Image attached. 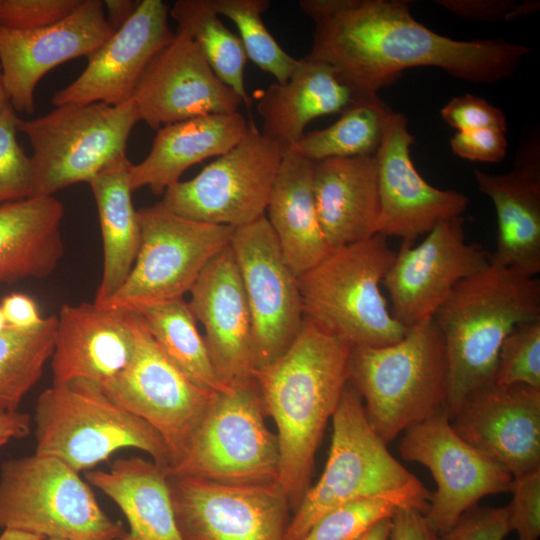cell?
<instances>
[{
    "label": "cell",
    "mask_w": 540,
    "mask_h": 540,
    "mask_svg": "<svg viewBox=\"0 0 540 540\" xmlns=\"http://www.w3.org/2000/svg\"><path fill=\"white\" fill-rule=\"evenodd\" d=\"M441 117L451 127L462 131L493 128L506 132L504 112L485 99L465 94L451 99L440 111Z\"/></svg>",
    "instance_id": "cell-43"
},
{
    "label": "cell",
    "mask_w": 540,
    "mask_h": 540,
    "mask_svg": "<svg viewBox=\"0 0 540 540\" xmlns=\"http://www.w3.org/2000/svg\"><path fill=\"white\" fill-rule=\"evenodd\" d=\"M7 327L29 330L39 326L44 318L39 314L36 302L28 295L12 293L0 303Z\"/></svg>",
    "instance_id": "cell-48"
},
{
    "label": "cell",
    "mask_w": 540,
    "mask_h": 540,
    "mask_svg": "<svg viewBox=\"0 0 540 540\" xmlns=\"http://www.w3.org/2000/svg\"><path fill=\"white\" fill-rule=\"evenodd\" d=\"M8 104H10V101L4 86L2 69L0 66V110H2Z\"/></svg>",
    "instance_id": "cell-53"
},
{
    "label": "cell",
    "mask_w": 540,
    "mask_h": 540,
    "mask_svg": "<svg viewBox=\"0 0 540 540\" xmlns=\"http://www.w3.org/2000/svg\"><path fill=\"white\" fill-rule=\"evenodd\" d=\"M131 162L121 154L89 182L103 239V273L93 303H106L127 279L140 246L141 229L129 184Z\"/></svg>",
    "instance_id": "cell-32"
},
{
    "label": "cell",
    "mask_w": 540,
    "mask_h": 540,
    "mask_svg": "<svg viewBox=\"0 0 540 540\" xmlns=\"http://www.w3.org/2000/svg\"><path fill=\"white\" fill-rule=\"evenodd\" d=\"M0 529L63 540H119L126 533L78 472L36 453L1 464Z\"/></svg>",
    "instance_id": "cell-8"
},
{
    "label": "cell",
    "mask_w": 540,
    "mask_h": 540,
    "mask_svg": "<svg viewBox=\"0 0 540 540\" xmlns=\"http://www.w3.org/2000/svg\"><path fill=\"white\" fill-rule=\"evenodd\" d=\"M413 143L407 117L393 111L375 158L380 197L378 234L414 243L440 222L462 216L469 199L422 178L411 159Z\"/></svg>",
    "instance_id": "cell-20"
},
{
    "label": "cell",
    "mask_w": 540,
    "mask_h": 540,
    "mask_svg": "<svg viewBox=\"0 0 540 540\" xmlns=\"http://www.w3.org/2000/svg\"><path fill=\"white\" fill-rule=\"evenodd\" d=\"M131 99L139 120L154 130L201 115L236 112L243 105L197 44L179 31L147 66Z\"/></svg>",
    "instance_id": "cell-19"
},
{
    "label": "cell",
    "mask_w": 540,
    "mask_h": 540,
    "mask_svg": "<svg viewBox=\"0 0 540 540\" xmlns=\"http://www.w3.org/2000/svg\"><path fill=\"white\" fill-rule=\"evenodd\" d=\"M441 7L461 18L477 21H507L519 19L536 12L540 2L513 0H437Z\"/></svg>",
    "instance_id": "cell-45"
},
{
    "label": "cell",
    "mask_w": 540,
    "mask_h": 540,
    "mask_svg": "<svg viewBox=\"0 0 540 540\" xmlns=\"http://www.w3.org/2000/svg\"><path fill=\"white\" fill-rule=\"evenodd\" d=\"M480 192L497 216L491 262L526 276L540 272V139L534 133L519 147L513 168L503 174L474 170Z\"/></svg>",
    "instance_id": "cell-25"
},
{
    "label": "cell",
    "mask_w": 540,
    "mask_h": 540,
    "mask_svg": "<svg viewBox=\"0 0 540 540\" xmlns=\"http://www.w3.org/2000/svg\"><path fill=\"white\" fill-rule=\"evenodd\" d=\"M509 532L506 507L476 505L440 535V540H504Z\"/></svg>",
    "instance_id": "cell-44"
},
{
    "label": "cell",
    "mask_w": 540,
    "mask_h": 540,
    "mask_svg": "<svg viewBox=\"0 0 540 540\" xmlns=\"http://www.w3.org/2000/svg\"><path fill=\"white\" fill-rule=\"evenodd\" d=\"M141 229L134 265L101 307L140 313L183 299L206 265L230 245L234 228L179 216L159 202L137 210Z\"/></svg>",
    "instance_id": "cell-11"
},
{
    "label": "cell",
    "mask_w": 540,
    "mask_h": 540,
    "mask_svg": "<svg viewBox=\"0 0 540 540\" xmlns=\"http://www.w3.org/2000/svg\"><path fill=\"white\" fill-rule=\"evenodd\" d=\"M169 15L177 24L176 31L186 34L197 44L213 72L249 109L252 98L244 81L247 55L239 36L225 26L209 0H177Z\"/></svg>",
    "instance_id": "cell-35"
},
{
    "label": "cell",
    "mask_w": 540,
    "mask_h": 540,
    "mask_svg": "<svg viewBox=\"0 0 540 540\" xmlns=\"http://www.w3.org/2000/svg\"><path fill=\"white\" fill-rule=\"evenodd\" d=\"M399 452L404 460L426 466L436 481L425 518L439 535L481 498L513 487L512 474L458 436L445 410L407 429Z\"/></svg>",
    "instance_id": "cell-14"
},
{
    "label": "cell",
    "mask_w": 540,
    "mask_h": 540,
    "mask_svg": "<svg viewBox=\"0 0 540 540\" xmlns=\"http://www.w3.org/2000/svg\"><path fill=\"white\" fill-rule=\"evenodd\" d=\"M213 10L231 20L248 60L259 69L275 77L276 82L287 81L299 59L289 55L265 26L262 15L270 7L269 0H209Z\"/></svg>",
    "instance_id": "cell-37"
},
{
    "label": "cell",
    "mask_w": 540,
    "mask_h": 540,
    "mask_svg": "<svg viewBox=\"0 0 540 540\" xmlns=\"http://www.w3.org/2000/svg\"><path fill=\"white\" fill-rule=\"evenodd\" d=\"M45 540H63V539H53V538H48V539H45Z\"/></svg>",
    "instance_id": "cell-56"
},
{
    "label": "cell",
    "mask_w": 540,
    "mask_h": 540,
    "mask_svg": "<svg viewBox=\"0 0 540 540\" xmlns=\"http://www.w3.org/2000/svg\"><path fill=\"white\" fill-rule=\"evenodd\" d=\"M392 113L378 95L361 98L332 125L304 133L291 150L312 162L375 155Z\"/></svg>",
    "instance_id": "cell-34"
},
{
    "label": "cell",
    "mask_w": 540,
    "mask_h": 540,
    "mask_svg": "<svg viewBox=\"0 0 540 540\" xmlns=\"http://www.w3.org/2000/svg\"><path fill=\"white\" fill-rule=\"evenodd\" d=\"M540 319V281L494 262L458 283L433 321L445 344L450 419L473 390L494 383L505 337Z\"/></svg>",
    "instance_id": "cell-3"
},
{
    "label": "cell",
    "mask_w": 540,
    "mask_h": 540,
    "mask_svg": "<svg viewBox=\"0 0 540 540\" xmlns=\"http://www.w3.org/2000/svg\"><path fill=\"white\" fill-rule=\"evenodd\" d=\"M331 421L324 471L293 511L284 540H299L331 509L365 497L400 498L425 515L432 493L389 452L370 425L361 396L348 382Z\"/></svg>",
    "instance_id": "cell-4"
},
{
    "label": "cell",
    "mask_w": 540,
    "mask_h": 540,
    "mask_svg": "<svg viewBox=\"0 0 540 540\" xmlns=\"http://www.w3.org/2000/svg\"><path fill=\"white\" fill-rule=\"evenodd\" d=\"M169 12L162 0L139 1L127 22L87 58L83 72L53 95L52 104L114 106L130 100L147 66L175 37Z\"/></svg>",
    "instance_id": "cell-22"
},
{
    "label": "cell",
    "mask_w": 540,
    "mask_h": 540,
    "mask_svg": "<svg viewBox=\"0 0 540 540\" xmlns=\"http://www.w3.org/2000/svg\"><path fill=\"white\" fill-rule=\"evenodd\" d=\"M348 383L358 392L367 419L386 443L445 410L448 363L433 319L383 347H353Z\"/></svg>",
    "instance_id": "cell-5"
},
{
    "label": "cell",
    "mask_w": 540,
    "mask_h": 540,
    "mask_svg": "<svg viewBox=\"0 0 540 540\" xmlns=\"http://www.w3.org/2000/svg\"><path fill=\"white\" fill-rule=\"evenodd\" d=\"M230 246L251 315L256 371L283 354L303 326L298 277L286 263L265 215L235 228Z\"/></svg>",
    "instance_id": "cell-13"
},
{
    "label": "cell",
    "mask_w": 540,
    "mask_h": 540,
    "mask_svg": "<svg viewBox=\"0 0 540 540\" xmlns=\"http://www.w3.org/2000/svg\"><path fill=\"white\" fill-rule=\"evenodd\" d=\"M108 24L116 31L123 26L135 12L139 1L105 0L103 1Z\"/></svg>",
    "instance_id": "cell-50"
},
{
    "label": "cell",
    "mask_w": 540,
    "mask_h": 540,
    "mask_svg": "<svg viewBox=\"0 0 540 540\" xmlns=\"http://www.w3.org/2000/svg\"><path fill=\"white\" fill-rule=\"evenodd\" d=\"M390 521L391 518L379 521L358 540H388Z\"/></svg>",
    "instance_id": "cell-51"
},
{
    "label": "cell",
    "mask_w": 540,
    "mask_h": 540,
    "mask_svg": "<svg viewBox=\"0 0 540 540\" xmlns=\"http://www.w3.org/2000/svg\"><path fill=\"white\" fill-rule=\"evenodd\" d=\"M63 216L53 196L0 205V284L52 274L64 254Z\"/></svg>",
    "instance_id": "cell-30"
},
{
    "label": "cell",
    "mask_w": 540,
    "mask_h": 540,
    "mask_svg": "<svg viewBox=\"0 0 540 540\" xmlns=\"http://www.w3.org/2000/svg\"><path fill=\"white\" fill-rule=\"evenodd\" d=\"M81 0H0V26L28 30L54 24L71 14Z\"/></svg>",
    "instance_id": "cell-42"
},
{
    "label": "cell",
    "mask_w": 540,
    "mask_h": 540,
    "mask_svg": "<svg viewBox=\"0 0 540 540\" xmlns=\"http://www.w3.org/2000/svg\"><path fill=\"white\" fill-rule=\"evenodd\" d=\"M463 216L437 224L418 245L402 241L382 284L393 317L407 330L432 320L455 286L491 262L481 245L465 238Z\"/></svg>",
    "instance_id": "cell-17"
},
{
    "label": "cell",
    "mask_w": 540,
    "mask_h": 540,
    "mask_svg": "<svg viewBox=\"0 0 540 540\" xmlns=\"http://www.w3.org/2000/svg\"><path fill=\"white\" fill-rule=\"evenodd\" d=\"M34 422L35 453L57 458L78 473L125 448L147 453L165 471L171 463L160 434L91 381L52 384L37 399Z\"/></svg>",
    "instance_id": "cell-7"
},
{
    "label": "cell",
    "mask_w": 540,
    "mask_h": 540,
    "mask_svg": "<svg viewBox=\"0 0 540 540\" xmlns=\"http://www.w3.org/2000/svg\"><path fill=\"white\" fill-rule=\"evenodd\" d=\"M264 417L255 377L214 392L182 456L166 475L233 485L278 482L277 437Z\"/></svg>",
    "instance_id": "cell-9"
},
{
    "label": "cell",
    "mask_w": 540,
    "mask_h": 540,
    "mask_svg": "<svg viewBox=\"0 0 540 540\" xmlns=\"http://www.w3.org/2000/svg\"><path fill=\"white\" fill-rule=\"evenodd\" d=\"M403 499L374 496L356 499L322 515L299 540H358L379 521L391 518Z\"/></svg>",
    "instance_id": "cell-38"
},
{
    "label": "cell",
    "mask_w": 540,
    "mask_h": 540,
    "mask_svg": "<svg viewBox=\"0 0 540 540\" xmlns=\"http://www.w3.org/2000/svg\"><path fill=\"white\" fill-rule=\"evenodd\" d=\"M8 442H9V440L1 439V440H0V450H1V448L4 447Z\"/></svg>",
    "instance_id": "cell-55"
},
{
    "label": "cell",
    "mask_w": 540,
    "mask_h": 540,
    "mask_svg": "<svg viewBox=\"0 0 540 540\" xmlns=\"http://www.w3.org/2000/svg\"><path fill=\"white\" fill-rule=\"evenodd\" d=\"M494 383L540 390V319L519 323L499 350Z\"/></svg>",
    "instance_id": "cell-39"
},
{
    "label": "cell",
    "mask_w": 540,
    "mask_h": 540,
    "mask_svg": "<svg viewBox=\"0 0 540 540\" xmlns=\"http://www.w3.org/2000/svg\"><path fill=\"white\" fill-rule=\"evenodd\" d=\"M369 97V96H368ZM325 63L301 58L290 78L256 94L260 132L284 151L291 149L314 119L342 113L359 99Z\"/></svg>",
    "instance_id": "cell-28"
},
{
    "label": "cell",
    "mask_w": 540,
    "mask_h": 540,
    "mask_svg": "<svg viewBox=\"0 0 540 540\" xmlns=\"http://www.w3.org/2000/svg\"><path fill=\"white\" fill-rule=\"evenodd\" d=\"M18 118L11 104L0 110V205L32 197V164L17 141Z\"/></svg>",
    "instance_id": "cell-40"
},
{
    "label": "cell",
    "mask_w": 540,
    "mask_h": 540,
    "mask_svg": "<svg viewBox=\"0 0 540 540\" xmlns=\"http://www.w3.org/2000/svg\"><path fill=\"white\" fill-rule=\"evenodd\" d=\"M265 216L286 263L297 277L331 251L317 214L313 162L291 149L283 154Z\"/></svg>",
    "instance_id": "cell-29"
},
{
    "label": "cell",
    "mask_w": 540,
    "mask_h": 540,
    "mask_svg": "<svg viewBox=\"0 0 540 540\" xmlns=\"http://www.w3.org/2000/svg\"><path fill=\"white\" fill-rule=\"evenodd\" d=\"M31 433V416L18 411L0 412V440L22 439Z\"/></svg>",
    "instance_id": "cell-49"
},
{
    "label": "cell",
    "mask_w": 540,
    "mask_h": 540,
    "mask_svg": "<svg viewBox=\"0 0 540 540\" xmlns=\"http://www.w3.org/2000/svg\"><path fill=\"white\" fill-rule=\"evenodd\" d=\"M250 123L239 111L206 114L157 130L148 155L129 168L132 191L149 187L157 195L180 181L191 166L219 157L246 135Z\"/></svg>",
    "instance_id": "cell-27"
},
{
    "label": "cell",
    "mask_w": 540,
    "mask_h": 540,
    "mask_svg": "<svg viewBox=\"0 0 540 540\" xmlns=\"http://www.w3.org/2000/svg\"><path fill=\"white\" fill-rule=\"evenodd\" d=\"M505 131L486 128L457 132L450 141L455 155L485 163L500 162L507 152Z\"/></svg>",
    "instance_id": "cell-46"
},
{
    "label": "cell",
    "mask_w": 540,
    "mask_h": 540,
    "mask_svg": "<svg viewBox=\"0 0 540 540\" xmlns=\"http://www.w3.org/2000/svg\"><path fill=\"white\" fill-rule=\"evenodd\" d=\"M313 187L320 226L331 250L378 234L375 155L313 162Z\"/></svg>",
    "instance_id": "cell-26"
},
{
    "label": "cell",
    "mask_w": 540,
    "mask_h": 540,
    "mask_svg": "<svg viewBox=\"0 0 540 540\" xmlns=\"http://www.w3.org/2000/svg\"><path fill=\"white\" fill-rule=\"evenodd\" d=\"M284 150L250 123L227 153L163 193L167 210L196 221L239 228L265 215Z\"/></svg>",
    "instance_id": "cell-12"
},
{
    "label": "cell",
    "mask_w": 540,
    "mask_h": 540,
    "mask_svg": "<svg viewBox=\"0 0 540 540\" xmlns=\"http://www.w3.org/2000/svg\"><path fill=\"white\" fill-rule=\"evenodd\" d=\"M351 349L304 319L286 351L254 373L277 428L278 483L293 511L311 486L316 452L348 382Z\"/></svg>",
    "instance_id": "cell-2"
},
{
    "label": "cell",
    "mask_w": 540,
    "mask_h": 540,
    "mask_svg": "<svg viewBox=\"0 0 540 540\" xmlns=\"http://www.w3.org/2000/svg\"><path fill=\"white\" fill-rule=\"evenodd\" d=\"M388 540H440V535L422 512L402 507L391 517Z\"/></svg>",
    "instance_id": "cell-47"
},
{
    "label": "cell",
    "mask_w": 540,
    "mask_h": 540,
    "mask_svg": "<svg viewBox=\"0 0 540 540\" xmlns=\"http://www.w3.org/2000/svg\"><path fill=\"white\" fill-rule=\"evenodd\" d=\"M56 327L57 317L49 316L33 329L0 332V412L18 411L40 380L53 354Z\"/></svg>",
    "instance_id": "cell-36"
},
{
    "label": "cell",
    "mask_w": 540,
    "mask_h": 540,
    "mask_svg": "<svg viewBox=\"0 0 540 540\" xmlns=\"http://www.w3.org/2000/svg\"><path fill=\"white\" fill-rule=\"evenodd\" d=\"M140 121L132 99L108 105H62L32 120L18 118L17 130L31 146L32 197L53 196L79 182H89L117 156L124 154Z\"/></svg>",
    "instance_id": "cell-10"
},
{
    "label": "cell",
    "mask_w": 540,
    "mask_h": 540,
    "mask_svg": "<svg viewBox=\"0 0 540 540\" xmlns=\"http://www.w3.org/2000/svg\"><path fill=\"white\" fill-rule=\"evenodd\" d=\"M57 317L51 369L53 385L87 380L107 385L135 350V314L94 303L63 304Z\"/></svg>",
    "instance_id": "cell-24"
},
{
    "label": "cell",
    "mask_w": 540,
    "mask_h": 540,
    "mask_svg": "<svg viewBox=\"0 0 540 540\" xmlns=\"http://www.w3.org/2000/svg\"><path fill=\"white\" fill-rule=\"evenodd\" d=\"M513 497L506 506L511 531L517 540H538L540 537V468L514 477Z\"/></svg>",
    "instance_id": "cell-41"
},
{
    "label": "cell",
    "mask_w": 540,
    "mask_h": 540,
    "mask_svg": "<svg viewBox=\"0 0 540 540\" xmlns=\"http://www.w3.org/2000/svg\"><path fill=\"white\" fill-rule=\"evenodd\" d=\"M465 442L513 477L540 468V390L495 383L471 391L449 419Z\"/></svg>",
    "instance_id": "cell-21"
},
{
    "label": "cell",
    "mask_w": 540,
    "mask_h": 540,
    "mask_svg": "<svg viewBox=\"0 0 540 540\" xmlns=\"http://www.w3.org/2000/svg\"><path fill=\"white\" fill-rule=\"evenodd\" d=\"M395 257L381 234L331 250L298 277L304 318L352 348L400 341L407 329L380 289Z\"/></svg>",
    "instance_id": "cell-6"
},
{
    "label": "cell",
    "mask_w": 540,
    "mask_h": 540,
    "mask_svg": "<svg viewBox=\"0 0 540 540\" xmlns=\"http://www.w3.org/2000/svg\"><path fill=\"white\" fill-rule=\"evenodd\" d=\"M407 0H301L314 23L305 56L330 66L360 97L393 84L403 71L443 69L474 84L512 77L531 49L497 39L455 40L418 22Z\"/></svg>",
    "instance_id": "cell-1"
},
{
    "label": "cell",
    "mask_w": 540,
    "mask_h": 540,
    "mask_svg": "<svg viewBox=\"0 0 540 540\" xmlns=\"http://www.w3.org/2000/svg\"><path fill=\"white\" fill-rule=\"evenodd\" d=\"M89 484L115 502L129 529L119 540H183L165 469L142 457L119 458L109 471H87Z\"/></svg>",
    "instance_id": "cell-31"
},
{
    "label": "cell",
    "mask_w": 540,
    "mask_h": 540,
    "mask_svg": "<svg viewBox=\"0 0 540 540\" xmlns=\"http://www.w3.org/2000/svg\"><path fill=\"white\" fill-rule=\"evenodd\" d=\"M188 302L220 382L225 386L254 378L251 315L237 263L229 245L203 269Z\"/></svg>",
    "instance_id": "cell-23"
},
{
    "label": "cell",
    "mask_w": 540,
    "mask_h": 540,
    "mask_svg": "<svg viewBox=\"0 0 540 540\" xmlns=\"http://www.w3.org/2000/svg\"><path fill=\"white\" fill-rule=\"evenodd\" d=\"M0 540H45L44 537L17 530H3Z\"/></svg>",
    "instance_id": "cell-52"
},
{
    "label": "cell",
    "mask_w": 540,
    "mask_h": 540,
    "mask_svg": "<svg viewBox=\"0 0 540 540\" xmlns=\"http://www.w3.org/2000/svg\"><path fill=\"white\" fill-rule=\"evenodd\" d=\"M134 314V354L126 368L102 388L160 434L171 467L182 456L214 392L188 379L161 351L142 318Z\"/></svg>",
    "instance_id": "cell-15"
},
{
    "label": "cell",
    "mask_w": 540,
    "mask_h": 540,
    "mask_svg": "<svg viewBox=\"0 0 540 540\" xmlns=\"http://www.w3.org/2000/svg\"><path fill=\"white\" fill-rule=\"evenodd\" d=\"M137 314L165 356L194 384L211 392L227 387L215 372L188 302L169 301Z\"/></svg>",
    "instance_id": "cell-33"
},
{
    "label": "cell",
    "mask_w": 540,
    "mask_h": 540,
    "mask_svg": "<svg viewBox=\"0 0 540 540\" xmlns=\"http://www.w3.org/2000/svg\"><path fill=\"white\" fill-rule=\"evenodd\" d=\"M115 31L101 0H81L62 20L35 29L0 26V66L10 104L15 111H35V89L56 66L89 58Z\"/></svg>",
    "instance_id": "cell-18"
},
{
    "label": "cell",
    "mask_w": 540,
    "mask_h": 540,
    "mask_svg": "<svg viewBox=\"0 0 540 540\" xmlns=\"http://www.w3.org/2000/svg\"><path fill=\"white\" fill-rule=\"evenodd\" d=\"M5 328H7L6 321L3 315V312L0 307V332H2Z\"/></svg>",
    "instance_id": "cell-54"
},
{
    "label": "cell",
    "mask_w": 540,
    "mask_h": 540,
    "mask_svg": "<svg viewBox=\"0 0 540 540\" xmlns=\"http://www.w3.org/2000/svg\"><path fill=\"white\" fill-rule=\"evenodd\" d=\"M183 540H284L291 506L278 482L233 485L168 476Z\"/></svg>",
    "instance_id": "cell-16"
}]
</instances>
